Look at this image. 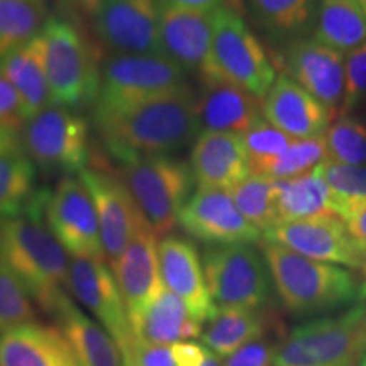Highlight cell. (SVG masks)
<instances>
[{"mask_svg":"<svg viewBox=\"0 0 366 366\" xmlns=\"http://www.w3.org/2000/svg\"><path fill=\"white\" fill-rule=\"evenodd\" d=\"M94 126L119 163L172 157L200 134L197 95L190 86L114 111H94Z\"/></svg>","mask_w":366,"mask_h":366,"instance_id":"cell-1","label":"cell"},{"mask_svg":"<svg viewBox=\"0 0 366 366\" xmlns=\"http://www.w3.org/2000/svg\"><path fill=\"white\" fill-rule=\"evenodd\" d=\"M29 212L0 221V262L16 274L38 307L51 317L68 299V251L43 221Z\"/></svg>","mask_w":366,"mask_h":366,"instance_id":"cell-2","label":"cell"},{"mask_svg":"<svg viewBox=\"0 0 366 366\" xmlns=\"http://www.w3.org/2000/svg\"><path fill=\"white\" fill-rule=\"evenodd\" d=\"M262 253L274 290L292 314L329 312L366 302V280L347 268L305 258L272 241H263Z\"/></svg>","mask_w":366,"mask_h":366,"instance_id":"cell-3","label":"cell"},{"mask_svg":"<svg viewBox=\"0 0 366 366\" xmlns=\"http://www.w3.org/2000/svg\"><path fill=\"white\" fill-rule=\"evenodd\" d=\"M53 104L71 111L94 107L99 97L102 58L84 24L49 16L36 36Z\"/></svg>","mask_w":366,"mask_h":366,"instance_id":"cell-4","label":"cell"},{"mask_svg":"<svg viewBox=\"0 0 366 366\" xmlns=\"http://www.w3.org/2000/svg\"><path fill=\"white\" fill-rule=\"evenodd\" d=\"M117 172L154 234H172L192 195L190 164L173 157H146L122 162Z\"/></svg>","mask_w":366,"mask_h":366,"instance_id":"cell-5","label":"cell"},{"mask_svg":"<svg viewBox=\"0 0 366 366\" xmlns=\"http://www.w3.org/2000/svg\"><path fill=\"white\" fill-rule=\"evenodd\" d=\"M365 347L366 302L297 326L278 345L273 366H353Z\"/></svg>","mask_w":366,"mask_h":366,"instance_id":"cell-6","label":"cell"},{"mask_svg":"<svg viewBox=\"0 0 366 366\" xmlns=\"http://www.w3.org/2000/svg\"><path fill=\"white\" fill-rule=\"evenodd\" d=\"M277 71L263 44L236 7L216 12L207 76L202 84L229 81L262 99L277 80Z\"/></svg>","mask_w":366,"mask_h":366,"instance_id":"cell-7","label":"cell"},{"mask_svg":"<svg viewBox=\"0 0 366 366\" xmlns=\"http://www.w3.org/2000/svg\"><path fill=\"white\" fill-rule=\"evenodd\" d=\"M189 86L187 73L164 54L112 53L102 61L94 111H114Z\"/></svg>","mask_w":366,"mask_h":366,"instance_id":"cell-8","label":"cell"},{"mask_svg":"<svg viewBox=\"0 0 366 366\" xmlns=\"http://www.w3.org/2000/svg\"><path fill=\"white\" fill-rule=\"evenodd\" d=\"M205 283L216 309H262L269 299L272 274L253 244L207 246L202 256Z\"/></svg>","mask_w":366,"mask_h":366,"instance_id":"cell-9","label":"cell"},{"mask_svg":"<svg viewBox=\"0 0 366 366\" xmlns=\"http://www.w3.org/2000/svg\"><path fill=\"white\" fill-rule=\"evenodd\" d=\"M89 122L71 109L51 104L27 119L21 144L36 167L46 172L80 173L90 158Z\"/></svg>","mask_w":366,"mask_h":366,"instance_id":"cell-10","label":"cell"},{"mask_svg":"<svg viewBox=\"0 0 366 366\" xmlns=\"http://www.w3.org/2000/svg\"><path fill=\"white\" fill-rule=\"evenodd\" d=\"M68 294L94 315L117 341L122 356L134 353V332L116 274L104 259L71 256L66 282Z\"/></svg>","mask_w":366,"mask_h":366,"instance_id":"cell-11","label":"cell"},{"mask_svg":"<svg viewBox=\"0 0 366 366\" xmlns=\"http://www.w3.org/2000/svg\"><path fill=\"white\" fill-rule=\"evenodd\" d=\"M43 216L68 254L105 259L97 210L80 177L68 175L48 192Z\"/></svg>","mask_w":366,"mask_h":366,"instance_id":"cell-12","label":"cell"},{"mask_svg":"<svg viewBox=\"0 0 366 366\" xmlns=\"http://www.w3.org/2000/svg\"><path fill=\"white\" fill-rule=\"evenodd\" d=\"M263 237L315 262L366 272V251L351 236L340 216L280 222L264 232Z\"/></svg>","mask_w":366,"mask_h":366,"instance_id":"cell-13","label":"cell"},{"mask_svg":"<svg viewBox=\"0 0 366 366\" xmlns=\"http://www.w3.org/2000/svg\"><path fill=\"white\" fill-rule=\"evenodd\" d=\"M79 177L94 200L104 256L111 268H114L139 227L148 221L141 214L131 192L119 175L104 172L102 168L86 167L79 173Z\"/></svg>","mask_w":366,"mask_h":366,"instance_id":"cell-14","label":"cell"},{"mask_svg":"<svg viewBox=\"0 0 366 366\" xmlns=\"http://www.w3.org/2000/svg\"><path fill=\"white\" fill-rule=\"evenodd\" d=\"M159 0H102L92 22L112 53L154 54L159 53Z\"/></svg>","mask_w":366,"mask_h":366,"instance_id":"cell-15","label":"cell"},{"mask_svg":"<svg viewBox=\"0 0 366 366\" xmlns=\"http://www.w3.org/2000/svg\"><path fill=\"white\" fill-rule=\"evenodd\" d=\"M178 226L209 246L254 244L263 237L227 190H195L182 209Z\"/></svg>","mask_w":366,"mask_h":366,"instance_id":"cell-16","label":"cell"},{"mask_svg":"<svg viewBox=\"0 0 366 366\" xmlns=\"http://www.w3.org/2000/svg\"><path fill=\"white\" fill-rule=\"evenodd\" d=\"M216 12L164 4L159 12V53L185 73H195L200 81L209 71Z\"/></svg>","mask_w":366,"mask_h":366,"instance_id":"cell-17","label":"cell"},{"mask_svg":"<svg viewBox=\"0 0 366 366\" xmlns=\"http://www.w3.org/2000/svg\"><path fill=\"white\" fill-rule=\"evenodd\" d=\"M158 242V236L149 224L144 222L112 268L132 332L164 287L159 272Z\"/></svg>","mask_w":366,"mask_h":366,"instance_id":"cell-18","label":"cell"},{"mask_svg":"<svg viewBox=\"0 0 366 366\" xmlns=\"http://www.w3.org/2000/svg\"><path fill=\"white\" fill-rule=\"evenodd\" d=\"M345 53L315 39H294L285 49L287 75L326 105L332 117L345 95Z\"/></svg>","mask_w":366,"mask_h":366,"instance_id":"cell-19","label":"cell"},{"mask_svg":"<svg viewBox=\"0 0 366 366\" xmlns=\"http://www.w3.org/2000/svg\"><path fill=\"white\" fill-rule=\"evenodd\" d=\"M159 272L164 288L173 292L190 310L199 324L216 312L205 283L204 263L194 241L187 237L168 234L158 242Z\"/></svg>","mask_w":366,"mask_h":366,"instance_id":"cell-20","label":"cell"},{"mask_svg":"<svg viewBox=\"0 0 366 366\" xmlns=\"http://www.w3.org/2000/svg\"><path fill=\"white\" fill-rule=\"evenodd\" d=\"M189 164L197 190L231 192L251 175L242 137L232 132H200Z\"/></svg>","mask_w":366,"mask_h":366,"instance_id":"cell-21","label":"cell"},{"mask_svg":"<svg viewBox=\"0 0 366 366\" xmlns=\"http://www.w3.org/2000/svg\"><path fill=\"white\" fill-rule=\"evenodd\" d=\"M262 112L269 124L294 139L326 134L332 114L314 95L288 75H278L262 100Z\"/></svg>","mask_w":366,"mask_h":366,"instance_id":"cell-22","label":"cell"},{"mask_svg":"<svg viewBox=\"0 0 366 366\" xmlns=\"http://www.w3.org/2000/svg\"><path fill=\"white\" fill-rule=\"evenodd\" d=\"M0 366H80L58 326L22 324L0 334Z\"/></svg>","mask_w":366,"mask_h":366,"instance_id":"cell-23","label":"cell"},{"mask_svg":"<svg viewBox=\"0 0 366 366\" xmlns=\"http://www.w3.org/2000/svg\"><path fill=\"white\" fill-rule=\"evenodd\" d=\"M197 116L200 132L242 134L263 117L262 99L229 81H210L197 97Z\"/></svg>","mask_w":366,"mask_h":366,"instance_id":"cell-24","label":"cell"},{"mask_svg":"<svg viewBox=\"0 0 366 366\" xmlns=\"http://www.w3.org/2000/svg\"><path fill=\"white\" fill-rule=\"evenodd\" d=\"M54 319L80 366H124L117 341L97 320L75 305L73 299L63 304Z\"/></svg>","mask_w":366,"mask_h":366,"instance_id":"cell-25","label":"cell"},{"mask_svg":"<svg viewBox=\"0 0 366 366\" xmlns=\"http://www.w3.org/2000/svg\"><path fill=\"white\" fill-rule=\"evenodd\" d=\"M202 324L192 317L187 307L173 292L163 287L134 331V340L146 345L173 346L200 337Z\"/></svg>","mask_w":366,"mask_h":366,"instance_id":"cell-26","label":"cell"},{"mask_svg":"<svg viewBox=\"0 0 366 366\" xmlns=\"http://www.w3.org/2000/svg\"><path fill=\"white\" fill-rule=\"evenodd\" d=\"M36 164L22 144L0 153V221L33 212L44 202L46 192L34 187Z\"/></svg>","mask_w":366,"mask_h":366,"instance_id":"cell-27","label":"cell"},{"mask_svg":"<svg viewBox=\"0 0 366 366\" xmlns=\"http://www.w3.org/2000/svg\"><path fill=\"white\" fill-rule=\"evenodd\" d=\"M278 224L320 216H337L336 197L317 170L290 180H277Z\"/></svg>","mask_w":366,"mask_h":366,"instance_id":"cell-28","label":"cell"},{"mask_svg":"<svg viewBox=\"0 0 366 366\" xmlns=\"http://www.w3.org/2000/svg\"><path fill=\"white\" fill-rule=\"evenodd\" d=\"M267 334V319L259 309H216L202 326V345L226 360L249 341Z\"/></svg>","mask_w":366,"mask_h":366,"instance_id":"cell-29","label":"cell"},{"mask_svg":"<svg viewBox=\"0 0 366 366\" xmlns=\"http://www.w3.org/2000/svg\"><path fill=\"white\" fill-rule=\"evenodd\" d=\"M0 73L11 81L24 104L27 119L53 104L51 89L46 76L43 58L36 38L0 61Z\"/></svg>","mask_w":366,"mask_h":366,"instance_id":"cell-30","label":"cell"},{"mask_svg":"<svg viewBox=\"0 0 366 366\" xmlns=\"http://www.w3.org/2000/svg\"><path fill=\"white\" fill-rule=\"evenodd\" d=\"M314 39L347 54L366 43V14L358 0H317Z\"/></svg>","mask_w":366,"mask_h":366,"instance_id":"cell-31","label":"cell"},{"mask_svg":"<svg viewBox=\"0 0 366 366\" xmlns=\"http://www.w3.org/2000/svg\"><path fill=\"white\" fill-rule=\"evenodd\" d=\"M48 17L46 0H0V61L29 44Z\"/></svg>","mask_w":366,"mask_h":366,"instance_id":"cell-32","label":"cell"},{"mask_svg":"<svg viewBox=\"0 0 366 366\" xmlns=\"http://www.w3.org/2000/svg\"><path fill=\"white\" fill-rule=\"evenodd\" d=\"M251 14L273 38L299 39L315 21L317 0H248Z\"/></svg>","mask_w":366,"mask_h":366,"instance_id":"cell-33","label":"cell"},{"mask_svg":"<svg viewBox=\"0 0 366 366\" xmlns=\"http://www.w3.org/2000/svg\"><path fill=\"white\" fill-rule=\"evenodd\" d=\"M277 192V180L249 175L231 190V195L242 216L264 234L278 224Z\"/></svg>","mask_w":366,"mask_h":366,"instance_id":"cell-34","label":"cell"},{"mask_svg":"<svg viewBox=\"0 0 366 366\" xmlns=\"http://www.w3.org/2000/svg\"><path fill=\"white\" fill-rule=\"evenodd\" d=\"M331 162L363 167L366 164V122L353 114L336 116L324 134Z\"/></svg>","mask_w":366,"mask_h":366,"instance_id":"cell-35","label":"cell"},{"mask_svg":"<svg viewBox=\"0 0 366 366\" xmlns=\"http://www.w3.org/2000/svg\"><path fill=\"white\" fill-rule=\"evenodd\" d=\"M327 159V144L324 136L294 139L285 153L274 159L262 177L272 178V180H290V178L312 173Z\"/></svg>","mask_w":366,"mask_h":366,"instance_id":"cell-36","label":"cell"},{"mask_svg":"<svg viewBox=\"0 0 366 366\" xmlns=\"http://www.w3.org/2000/svg\"><path fill=\"white\" fill-rule=\"evenodd\" d=\"M241 137L248 153L251 175L258 177H262L269 164L280 158L288 146L294 143V137L277 129L264 117L256 121L248 131L242 132Z\"/></svg>","mask_w":366,"mask_h":366,"instance_id":"cell-37","label":"cell"},{"mask_svg":"<svg viewBox=\"0 0 366 366\" xmlns=\"http://www.w3.org/2000/svg\"><path fill=\"white\" fill-rule=\"evenodd\" d=\"M34 320L33 299L16 274L0 262V334Z\"/></svg>","mask_w":366,"mask_h":366,"instance_id":"cell-38","label":"cell"},{"mask_svg":"<svg viewBox=\"0 0 366 366\" xmlns=\"http://www.w3.org/2000/svg\"><path fill=\"white\" fill-rule=\"evenodd\" d=\"M317 172L336 197V214L340 204L366 199V164L353 167L327 159L320 164Z\"/></svg>","mask_w":366,"mask_h":366,"instance_id":"cell-39","label":"cell"},{"mask_svg":"<svg viewBox=\"0 0 366 366\" xmlns=\"http://www.w3.org/2000/svg\"><path fill=\"white\" fill-rule=\"evenodd\" d=\"M366 104V43L345 58V95L337 116L353 114Z\"/></svg>","mask_w":366,"mask_h":366,"instance_id":"cell-40","label":"cell"},{"mask_svg":"<svg viewBox=\"0 0 366 366\" xmlns=\"http://www.w3.org/2000/svg\"><path fill=\"white\" fill-rule=\"evenodd\" d=\"M26 122L27 116L19 94L0 73V131L21 137Z\"/></svg>","mask_w":366,"mask_h":366,"instance_id":"cell-41","label":"cell"},{"mask_svg":"<svg viewBox=\"0 0 366 366\" xmlns=\"http://www.w3.org/2000/svg\"><path fill=\"white\" fill-rule=\"evenodd\" d=\"M278 346L263 334L227 356L222 366H273Z\"/></svg>","mask_w":366,"mask_h":366,"instance_id":"cell-42","label":"cell"},{"mask_svg":"<svg viewBox=\"0 0 366 366\" xmlns=\"http://www.w3.org/2000/svg\"><path fill=\"white\" fill-rule=\"evenodd\" d=\"M337 216L345 221L351 236L366 251V199L347 200V202L340 204Z\"/></svg>","mask_w":366,"mask_h":366,"instance_id":"cell-43","label":"cell"},{"mask_svg":"<svg viewBox=\"0 0 366 366\" xmlns=\"http://www.w3.org/2000/svg\"><path fill=\"white\" fill-rule=\"evenodd\" d=\"M178 366H222L219 356L204 345L185 341L172 346Z\"/></svg>","mask_w":366,"mask_h":366,"instance_id":"cell-44","label":"cell"},{"mask_svg":"<svg viewBox=\"0 0 366 366\" xmlns=\"http://www.w3.org/2000/svg\"><path fill=\"white\" fill-rule=\"evenodd\" d=\"M134 358L137 366H178L172 346L134 342Z\"/></svg>","mask_w":366,"mask_h":366,"instance_id":"cell-45","label":"cell"},{"mask_svg":"<svg viewBox=\"0 0 366 366\" xmlns=\"http://www.w3.org/2000/svg\"><path fill=\"white\" fill-rule=\"evenodd\" d=\"M100 2L102 0H54L59 12L58 16L79 22V24L94 19Z\"/></svg>","mask_w":366,"mask_h":366,"instance_id":"cell-46","label":"cell"},{"mask_svg":"<svg viewBox=\"0 0 366 366\" xmlns=\"http://www.w3.org/2000/svg\"><path fill=\"white\" fill-rule=\"evenodd\" d=\"M159 2L164 4V6L195 9V11H209V12H216L222 7L232 6V0H159Z\"/></svg>","mask_w":366,"mask_h":366,"instance_id":"cell-47","label":"cell"},{"mask_svg":"<svg viewBox=\"0 0 366 366\" xmlns=\"http://www.w3.org/2000/svg\"><path fill=\"white\" fill-rule=\"evenodd\" d=\"M19 143H21V137L12 136V134H9V132L0 131V153H4L6 149L12 148V146H16Z\"/></svg>","mask_w":366,"mask_h":366,"instance_id":"cell-48","label":"cell"},{"mask_svg":"<svg viewBox=\"0 0 366 366\" xmlns=\"http://www.w3.org/2000/svg\"><path fill=\"white\" fill-rule=\"evenodd\" d=\"M124 366H137L136 358H134V353L129 355V356H124Z\"/></svg>","mask_w":366,"mask_h":366,"instance_id":"cell-49","label":"cell"},{"mask_svg":"<svg viewBox=\"0 0 366 366\" xmlns=\"http://www.w3.org/2000/svg\"><path fill=\"white\" fill-rule=\"evenodd\" d=\"M361 366H366V347H365L363 356H361Z\"/></svg>","mask_w":366,"mask_h":366,"instance_id":"cell-50","label":"cell"},{"mask_svg":"<svg viewBox=\"0 0 366 366\" xmlns=\"http://www.w3.org/2000/svg\"><path fill=\"white\" fill-rule=\"evenodd\" d=\"M360 2V6H361V9H363L365 11V14H366V0H358Z\"/></svg>","mask_w":366,"mask_h":366,"instance_id":"cell-51","label":"cell"}]
</instances>
